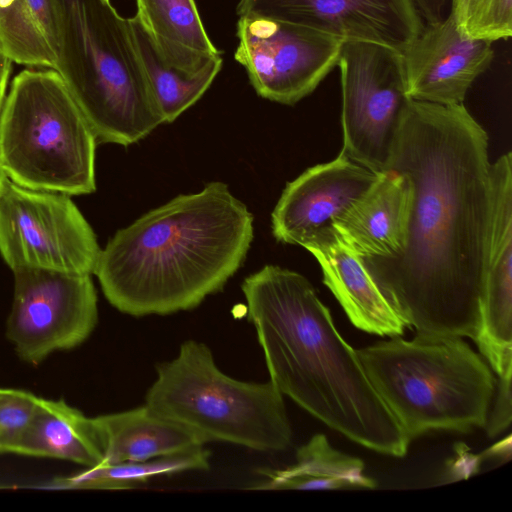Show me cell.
I'll return each instance as SVG.
<instances>
[{"label": "cell", "mask_w": 512, "mask_h": 512, "mask_svg": "<svg viewBox=\"0 0 512 512\" xmlns=\"http://www.w3.org/2000/svg\"><path fill=\"white\" fill-rule=\"evenodd\" d=\"M386 171L411 187L405 244L364 266L406 327L474 340L493 221L486 131L464 104L412 100Z\"/></svg>", "instance_id": "6da1fadb"}, {"label": "cell", "mask_w": 512, "mask_h": 512, "mask_svg": "<svg viewBox=\"0 0 512 512\" xmlns=\"http://www.w3.org/2000/svg\"><path fill=\"white\" fill-rule=\"evenodd\" d=\"M272 384L349 440L403 457L410 441L338 332L330 310L298 272L265 265L241 285Z\"/></svg>", "instance_id": "7a4b0ae2"}, {"label": "cell", "mask_w": 512, "mask_h": 512, "mask_svg": "<svg viewBox=\"0 0 512 512\" xmlns=\"http://www.w3.org/2000/svg\"><path fill=\"white\" fill-rule=\"evenodd\" d=\"M253 215L220 181L118 230L94 271L108 302L141 317L191 310L224 287L253 240Z\"/></svg>", "instance_id": "3957f363"}, {"label": "cell", "mask_w": 512, "mask_h": 512, "mask_svg": "<svg viewBox=\"0 0 512 512\" xmlns=\"http://www.w3.org/2000/svg\"><path fill=\"white\" fill-rule=\"evenodd\" d=\"M357 354L409 441L430 430L484 427L496 379L462 337L395 336Z\"/></svg>", "instance_id": "277c9868"}, {"label": "cell", "mask_w": 512, "mask_h": 512, "mask_svg": "<svg viewBox=\"0 0 512 512\" xmlns=\"http://www.w3.org/2000/svg\"><path fill=\"white\" fill-rule=\"evenodd\" d=\"M58 20L57 69L103 142L130 139L158 111L127 18L109 0H53Z\"/></svg>", "instance_id": "5b68a950"}, {"label": "cell", "mask_w": 512, "mask_h": 512, "mask_svg": "<svg viewBox=\"0 0 512 512\" xmlns=\"http://www.w3.org/2000/svg\"><path fill=\"white\" fill-rule=\"evenodd\" d=\"M97 140L60 74L25 69L0 111V165L15 184L84 195L96 190Z\"/></svg>", "instance_id": "8992f818"}, {"label": "cell", "mask_w": 512, "mask_h": 512, "mask_svg": "<svg viewBox=\"0 0 512 512\" xmlns=\"http://www.w3.org/2000/svg\"><path fill=\"white\" fill-rule=\"evenodd\" d=\"M145 405L193 432L202 443L228 442L281 451L292 440L283 394L272 384L244 382L223 373L209 347L187 340L178 355L157 365Z\"/></svg>", "instance_id": "52a82bcc"}, {"label": "cell", "mask_w": 512, "mask_h": 512, "mask_svg": "<svg viewBox=\"0 0 512 512\" xmlns=\"http://www.w3.org/2000/svg\"><path fill=\"white\" fill-rule=\"evenodd\" d=\"M341 76L340 154L376 173L386 171L411 103L402 52L369 41H344Z\"/></svg>", "instance_id": "ba28073f"}, {"label": "cell", "mask_w": 512, "mask_h": 512, "mask_svg": "<svg viewBox=\"0 0 512 512\" xmlns=\"http://www.w3.org/2000/svg\"><path fill=\"white\" fill-rule=\"evenodd\" d=\"M101 249L70 195L8 179L0 191V255L11 270L94 274Z\"/></svg>", "instance_id": "9c48e42d"}, {"label": "cell", "mask_w": 512, "mask_h": 512, "mask_svg": "<svg viewBox=\"0 0 512 512\" xmlns=\"http://www.w3.org/2000/svg\"><path fill=\"white\" fill-rule=\"evenodd\" d=\"M13 273L6 336L22 361L37 365L53 352L81 345L91 335L98 321L91 275L40 268Z\"/></svg>", "instance_id": "30bf717a"}, {"label": "cell", "mask_w": 512, "mask_h": 512, "mask_svg": "<svg viewBox=\"0 0 512 512\" xmlns=\"http://www.w3.org/2000/svg\"><path fill=\"white\" fill-rule=\"evenodd\" d=\"M235 60L257 94L294 105L337 65L343 40L314 29L257 16H239Z\"/></svg>", "instance_id": "8fae6325"}, {"label": "cell", "mask_w": 512, "mask_h": 512, "mask_svg": "<svg viewBox=\"0 0 512 512\" xmlns=\"http://www.w3.org/2000/svg\"><path fill=\"white\" fill-rule=\"evenodd\" d=\"M238 16L305 26L343 41H369L402 52L423 21L412 0H239Z\"/></svg>", "instance_id": "7c38bea8"}, {"label": "cell", "mask_w": 512, "mask_h": 512, "mask_svg": "<svg viewBox=\"0 0 512 512\" xmlns=\"http://www.w3.org/2000/svg\"><path fill=\"white\" fill-rule=\"evenodd\" d=\"M379 175L342 154L306 169L286 184L271 214L273 236L305 248L334 230V222Z\"/></svg>", "instance_id": "4fadbf2b"}, {"label": "cell", "mask_w": 512, "mask_h": 512, "mask_svg": "<svg viewBox=\"0 0 512 512\" xmlns=\"http://www.w3.org/2000/svg\"><path fill=\"white\" fill-rule=\"evenodd\" d=\"M402 56L412 100L460 105L473 82L489 68L494 52L492 42L462 34L450 14L439 23L424 24Z\"/></svg>", "instance_id": "5bb4252c"}, {"label": "cell", "mask_w": 512, "mask_h": 512, "mask_svg": "<svg viewBox=\"0 0 512 512\" xmlns=\"http://www.w3.org/2000/svg\"><path fill=\"white\" fill-rule=\"evenodd\" d=\"M307 249L318 261L323 282L358 329L379 336H402L406 325L385 298L361 257L336 230L323 234Z\"/></svg>", "instance_id": "9a60e30c"}, {"label": "cell", "mask_w": 512, "mask_h": 512, "mask_svg": "<svg viewBox=\"0 0 512 512\" xmlns=\"http://www.w3.org/2000/svg\"><path fill=\"white\" fill-rule=\"evenodd\" d=\"M410 209L407 178L386 171L334 222V228L361 258H388L404 247Z\"/></svg>", "instance_id": "2e32d148"}, {"label": "cell", "mask_w": 512, "mask_h": 512, "mask_svg": "<svg viewBox=\"0 0 512 512\" xmlns=\"http://www.w3.org/2000/svg\"><path fill=\"white\" fill-rule=\"evenodd\" d=\"M93 420L103 447L101 464L146 461L204 446L193 432L146 405Z\"/></svg>", "instance_id": "e0dca14e"}, {"label": "cell", "mask_w": 512, "mask_h": 512, "mask_svg": "<svg viewBox=\"0 0 512 512\" xmlns=\"http://www.w3.org/2000/svg\"><path fill=\"white\" fill-rule=\"evenodd\" d=\"M16 454L68 460L85 467L103 462V447L93 418L64 400L40 397Z\"/></svg>", "instance_id": "ac0fdd59"}, {"label": "cell", "mask_w": 512, "mask_h": 512, "mask_svg": "<svg viewBox=\"0 0 512 512\" xmlns=\"http://www.w3.org/2000/svg\"><path fill=\"white\" fill-rule=\"evenodd\" d=\"M137 13L160 56L197 73L221 52L208 37L194 0H136Z\"/></svg>", "instance_id": "d6986e66"}, {"label": "cell", "mask_w": 512, "mask_h": 512, "mask_svg": "<svg viewBox=\"0 0 512 512\" xmlns=\"http://www.w3.org/2000/svg\"><path fill=\"white\" fill-rule=\"evenodd\" d=\"M364 462L333 448L324 434H315L296 452V463L283 469L262 468L256 490L374 489L377 483L364 474Z\"/></svg>", "instance_id": "ffe728a7"}, {"label": "cell", "mask_w": 512, "mask_h": 512, "mask_svg": "<svg viewBox=\"0 0 512 512\" xmlns=\"http://www.w3.org/2000/svg\"><path fill=\"white\" fill-rule=\"evenodd\" d=\"M127 22L144 76L163 122L171 123L207 91L222 68V56L211 60L197 73L184 72L160 56L136 15L127 18Z\"/></svg>", "instance_id": "44dd1931"}, {"label": "cell", "mask_w": 512, "mask_h": 512, "mask_svg": "<svg viewBox=\"0 0 512 512\" xmlns=\"http://www.w3.org/2000/svg\"><path fill=\"white\" fill-rule=\"evenodd\" d=\"M210 451L200 447L184 453L146 461L99 464L81 472L54 478L49 489H134L156 476L173 475L191 470H207Z\"/></svg>", "instance_id": "7402d4cb"}, {"label": "cell", "mask_w": 512, "mask_h": 512, "mask_svg": "<svg viewBox=\"0 0 512 512\" xmlns=\"http://www.w3.org/2000/svg\"><path fill=\"white\" fill-rule=\"evenodd\" d=\"M0 44L12 62L57 69V57L26 0H0Z\"/></svg>", "instance_id": "603a6c76"}, {"label": "cell", "mask_w": 512, "mask_h": 512, "mask_svg": "<svg viewBox=\"0 0 512 512\" xmlns=\"http://www.w3.org/2000/svg\"><path fill=\"white\" fill-rule=\"evenodd\" d=\"M462 34L494 42L512 35V0H469L459 27Z\"/></svg>", "instance_id": "cb8c5ba5"}, {"label": "cell", "mask_w": 512, "mask_h": 512, "mask_svg": "<svg viewBox=\"0 0 512 512\" xmlns=\"http://www.w3.org/2000/svg\"><path fill=\"white\" fill-rule=\"evenodd\" d=\"M40 397L14 388H0V453H16Z\"/></svg>", "instance_id": "d4e9b609"}, {"label": "cell", "mask_w": 512, "mask_h": 512, "mask_svg": "<svg viewBox=\"0 0 512 512\" xmlns=\"http://www.w3.org/2000/svg\"><path fill=\"white\" fill-rule=\"evenodd\" d=\"M512 372L499 376L488 410L485 428L489 437H495L506 430L512 419Z\"/></svg>", "instance_id": "484cf974"}, {"label": "cell", "mask_w": 512, "mask_h": 512, "mask_svg": "<svg viewBox=\"0 0 512 512\" xmlns=\"http://www.w3.org/2000/svg\"><path fill=\"white\" fill-rule=\"evenodd\" d=\"M26 2L56 54L58 46V20L53 0H26Z\"/></svg>", "instance_id": "4316f807"}, {"label": "cell", "mask_w": 512, "mask_h": 512, "mask_svg": "<svg viewBox=\"0 0 512 512\" xmlns=\"http://www.w3.org/2000/svg\"><path fill=\"white\" fill-rule=\"evenodd\" d=\"M424 24H436L450 16L452 0H412Z\"/></svg>", "instance_id": "83f0119b"}, {"label": "cell", "mask_w": 512, "mask_h": 512, "mask_svg": "<svg viewBox=\"0 0 512 512\" xmlns=\"http://www.w3.org/2000/svg\"><path fill=\"white\" fill-rule=\"evenodd\" d=\"M12 60L0 44V111L5 99Z\"/></svg>", "instance_id": "f1b7e54d"}, {"label": "cell", "mask_w": 512, "mask_h": 512, "mask_svg": "<svg viewBox=\"0 0 512 512\" xmlns=\"http://www.w3.org/2000/svg\"><path fill=\"white\" fill-rule=\"evenodd\" d=\"M468 1L469 0H452L451 14L454 17L458 28L463 22Z\"/></svg>", "instance_id": "f546056e"}, {"label": "cell", "mask_w": 512, "mask_h": 512, "mask_svg": "<svg viewBox=\"0 0 512 512\" xmlns=\"http://www.w3.org/2000/svg\"><path fill=\"white\" fill-rule=\"evenodd\" d=\"M9 178L7 177L5 171L3 170V168L1 167L0 165V191L1 189L3 188L5 182L8 180Z\"/></svg>", "instance_id": "4dcf8cb0"}]
</instances>
